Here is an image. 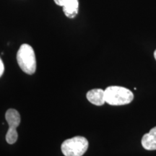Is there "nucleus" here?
Returning a JSON list of instances; mask_svg holds the SVG:
<instances>
[{
  "instance_id": "1",
  "label": "nucleus",
  "mask_w": 156,
  "mask_h": 156,
  "mask_svg": "<svg viewBox=\"0 0 156 156\" xmlns=\"http://www.w3.org/2000/svg\"><path fill=\"white\" fill-rule=\"evenodd\" d=\"M134 94L129 90L121 86H110L105 90V101L112 106L129 104L133 101Z\"/></svg>"
},
{
  "instance_id": "2",
  "label": "nucleus",
  "mask_w": 156,
  "mask_h": 156,
  "mask_svg": "<svg viewBox=\"0 0 156 156\" xmlns=\"http://www.w3.org/2000/svg\"><path fill=\"white\" fill-rule=\"evenodd\" d=\"M19 67L28 75H33L36 70V58L34 48L30 45H21L17 54Z\"/></svg>"
},
{
  "instance_id": "3",
  "label": "nucleus",
  "mask_w": 156,
  "mask_h": 156,
  "mask_svg": "<svg viewBox=\"0 0 156 156\" xmlns=\"http://www.w3.org/2000/svg\"><path fill=\"white\" fill-rule=\"evenodd\" d=\"M88 141L81 136H74L64 140L61 150L65 156H83L88 148Z\"/></svg>"
},
{
  "instance_id": "4",
  "label": "nucleus",
  "mask_w": 156,
  "mask_h": 156,
  "mask_svg": "<svg viewBox=\"0 0 156 156\" xmlns=\"http://www.w3.org/2000/svg\"><path fill=\"white\" fill-rule=\"evenodd\" d=\"M58 6L63 7L64 15L69 18H75L79 12V0H54Z\"/></svg>"
},
{
  "instance_id": "5",
  "label": "nucleus",
  "mask_w": 156,
  "mask_h": 156,
  "mask_svg": "<svg viewBox=\"0 0 156 156\" xmlns=\"http://www.w3.org/2000/svg\"><path fill=\"white\" fill-rule=\"evenodd\" d=\"M87 99L95 106H102L106 102L105 101V90L100 88L90 90L86 95Z\"/></svg>"
},
{
  "instance_id": "6",
  "label": "nucleus",
  "mask_w": 156,
  "mask_h": 156,
  "mask_svg": "<svg viewBox=\"0 0 156 156\" xmlns=\"http://www.w3.org/2000/svg\"><path fill=\"white\" fill-rule=\"evenodd\" d=\"M142 145L147 151L156 150V126L151 129L148 133L144 134L142 139Z\"/></svg>"
},
{
  "instance_id": "7",
  "label": "nucleus",
  "mask_w": 156,
  "mask_h": 156,
  "mask_svg": "<svg viewBox=\"0 0 156 156\" xmlns=\"http://www.w3.org/2000/svg\"><path fill=\"white\" fill-rule=\"evenodd\" d=\"M5 119L9 124V130H17L16 128L20 124V115L15 109H8L5 114Z\"/></svg>"
},
{
  "instance_id": "8",
  "label": "nucleus",
  "mask_w": 156,
  "mask_h": 156,
  "mask_svg": "<svg viewBox=\"0 0 156 156\" xmlns=\"http://www.w3.org/2000/svg\"><path fill=\"white\" fill-rule=\"evenodd\" d=\"M4 72H5V65H4V63L2 60V58H0V77L2 76Z\"/></svg>"
},
{
  "instance_id": "9",
  "label": "nucleus",
  "mask_w": 156,
  "mask_h": 156,
  "mask_svg": "<svg viewBox=\"0 0 156 156\" xmlns=\"http://www.w3.org/2000/svg\"><path fill=\"white\" fill-rule=\"evenodd\" d=\"M154 57H155V60H156V50L154 51Z\"/></svg>"
}]
</instances>
